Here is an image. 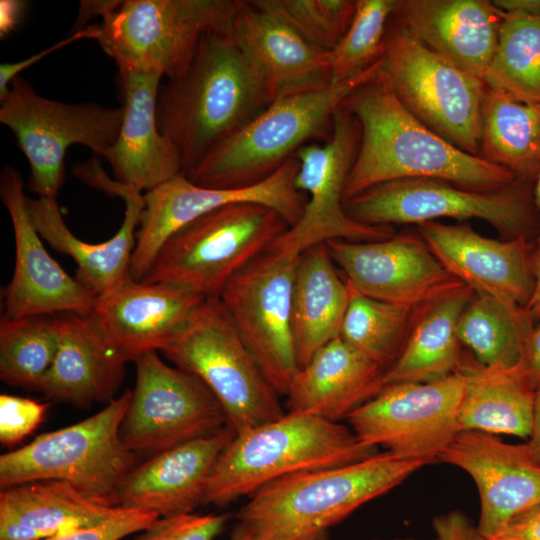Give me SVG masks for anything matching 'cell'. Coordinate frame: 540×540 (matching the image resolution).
Masks as SVG:
<instances>
[{
    "instance_id": "cell-36",
    "label": "cell",
    "mask_w": 540,
    "mask_h": 540,
    "mask_svg": "<svg viewBox=\"0 0 540 540\" xmlns=\"http://www.w3.org/2000/svg\"><path fill=\"white\" fill-rule=\"evenodd\" d=\"M57 315L1 317L0 378L9 386L41 392L59 345Z\"/></svg>"
},
{
    "instance_id": "cell-50",
    "label": "cell",
    "mask_w": 540,
    "mask_h": 540,
    "mask_svg": "<svg viewBox=\"0 0 540 540\" xmlns=\"http://www.w3.org/2000/svg\"><path fill=\"white\" fill-rule=\"evenodd\" d=\"M532 272L534 290L528 304L525 306V310L535 323L536 321H540V245L532 253Z\"/></svg>"
},
{
    "instance_id": "cell-15",
    "label": "cell",
    "mask_w": 540,
    "mask_h": 540,
    "mask_svg": "<svg viewBox=\"0 0 540 540\" xmlns=\"http://www.w3.org/2000/svg\"><path fill=\"white\" fill-rule=\"evenodd\" d=\"M134 362L136 384L120 429L134 454L149 458L228 425L221 404L198 378L167 365L156 351Z\"/></svg>"
},
{
    "instance_id": "cell-43",
    "label": "cell",
    "mask_w": 540,
    "mask_h": 540,
    "mask_svg": "<svg viewBox=\"0 0 540 540\" xmlns=\"http://www.w3.org/2000/svg\"><path fill=\"white\" fill-rule=\"evenodd\" d=\"M159 518L158 515L151 512L121 508L115 515L97 525L65 532L43 540H122L129 535L145 530Z\"/></svg>"
},
{
    "instance_id": "cell-10",
    "label": "cell",
    "mask_w": 540,
    "mask_h": 540,
    "mask_svg": "<svg viewBox=\"0 0 540 540\" xmlns=\"http://www.w3.org/2000/svg\"><path fill=\"white\" fill-rule=\"evenodd\" d=\"M533 188L517 180L498 190L479 191L439 179L408 178L373 186L346 201L344 208L349 217L368 225L480 219L504 239H528L540 223Z\"/></svg>"
},
{
    "instance_id": "cell-12",
    "label": "cell",
    "mask_w": 540,
    "mask_h": 540,
    "mask_svg": "<svg viewBox=\"0 0 540 540\" xmlns=\"http://www.w3.org/2000/svg\"><path fill=\"white\" fill-rule=\"evenodd\" d=\"M0 103V122L13 132L29 162L30 191L55 200L64 182L68 148L80 144L104 157L118 136L123 117L122 107L43 97L20 75Z\"/></svg>"
},
{
    "instance_id": "cell-20",
    "label": "cell",
    "mask_w": 540,
    "mask_h": 540,
    "mask_svg": "<svg viewBox=\"0 0 540 540\" xmlns=\"http://www.w3.org/2000/svg\"><path fill=\"white\" fill-rule=\"evenodd\" d=\"M438 459L470 475L480 497L479 530L491 538L519 515L540 507V463L526 443L462 430Z\"/></svg>"
},
{
    "instance_id": "cell-28",
    "label": "cell",
    "mask_w": 540,
    "mask_h": 540,
    "mask_svg": "<svg viewBox=\"0 0 540 540\" xmlns=\"http://www.w3.org/2000/svg\"><path fill=\"white\" fill-rule=\"evenodd\" d=\"M59 345L41 392L53 402L88 408L116 399L127 361L91 314H58Z\"/></svg>"
},
{
    "instance_id": "cell-13",
    "label": "cell",
    "mask_w": 540,
    "mask_h": 540,
    "mask_svg": "<svg viewBox=\"0 0 540 540\" xmlns=\"http://www.w3.org/2000/svg\"><path fill=\"white\" fill-rule=\"evenodd\" d=\"M360 125L342 104L333 120L331 137L323 144L309 143L295 154L299 168L296 188L307 197L300 219L275 239L270 247L300 255L330 240L354 242L394 236L392 226L360 223L344 208V190L360 144Z\"/></svg>"
},
{
    "instance_id": "cell-41",
    "label": "cell",
    "mask_w": 540,
    "mask_h": 540,
    "mask_svg": "<svg viewBox=\"0 0 540 540\" xmlns=\"http://www.w3.org/2000/svg\"><path fill=\"white\" fill-rule=\"evenodd\" d=\"M230 517L228 513H189L159 518L133 540H216Z\"/></svg>"
},
{
    "instance_id": "cell-47",
    "label": "cell",
    "mask_w": 540,
    "mask_h": 540,
    "mask_svg": "<svg viewBox=\"0 0 540 540\" xmlns=\"http://www.w3.org/2000/svg\"><path fill=\"white\" fill-rule=\"evenodd\" d=\"M521 369L534 390H540V324L534 326L529 336Z\"/></svg>"
},
{
    "instance_id": "cell-16",
    "label": "cell",
    "mask_w": 540,
    "mask_h": 540,
    "mask_svg": "<svg viewBox=\"0 0 540 540\" xmlns=\"http://www.w3.org/2000/svg\"><path fill=\"white\" fill-rule=\"evenodd\" d=\"M463 381L458 372L426 383H393L348 418L356 436L406 459H438L460 432Z\"/></svg>"
},
{
    "instance_id": "cell-3",
    "label": "cell",
    "mask_w": 540,
    "mask_h": 540,
    "mask_svg": "<svg viewBox=\"0 0 540 540\" xmlns=\"http://www.w3.org/2000/svg\"><path fill=\"white\" fill-rule=\"evenodd\" d=\"M431 462L378 452L358 462L296 473L249 496L236 514L253 540H329L330 529Z\"/></svg>"
},
{
    "instance_id": "cell-23",
    "label": "cell",
    "mask_w": 540,
    "mask_h": 540,
    "mask_svg": "<svg viewBox=\"0 0 540 540\" xmlns=\"http://www.w3.org/2000/svg\"><path fill=\"white\" fill-rule=\"evenodd\" d=\"M503 17L504 12L490 0H396L390 22L485 81Z\"/></svg>"
},
{
    "instance_id": "cell-48",
    "label": "cell",
    "mask_w": 540,
    "mask_h": 540,
    "mask_svg": "<svg viewBox=\"0 0 540 540\" xmlns=\"http://www.w3.org/2000/svg\"><path fill=\"white\" fill-rule=\"evenodd\" d=\"M121 1H81L80 10L76 19L73 33L83 30L85 24L93 17L101 16L102 19L114 11Z\"/></svg>"
},
{
    "instance_id": "cell-11",
    "label": "cell",
    "mask_w": 540,
    "mask_h": 540,
    "mask_svg": "<svg viewBox=\"0 0 540 540\" xmlns=\"http://www.w3.org/2000/svg\"><path fill=\"white\" fill-rule=\"evenodd\" d=\"M379 73L416 119L478 156L484 80L438 56L390 21Z\"/></svg>"
},
{
    "instance_id": "cell-38",
    "label": "cell",
    "mask_w": 540,
    "mask_h": 540,
    "mask_svg": "<svg viewBox=\"0 0 540 540\" xmlns=\"http://www.w3.org/2000/svg\"><path fill=\"white\" fill-rule=\"evenodd\" d=\"M347 284L349 302L339 337L387 370L404 347L413 310L366 296Z\"/></svg>"
},
{
    "instance_id": "cell-19",
    "label": "cell",
    "mask_w": 540,
    "mask_h": 540,
    "mask_svg": "<svg viewBox=\"0 0 540 540\" xmlns=\"http://www.w3.org/2000/svg\"><path fill=\"white\" fill-rule=\"evenodd\" d=\"M326 245L354 289L411 310L462 283L421 237L394 235L363 242L336 239Z\"/></svg>"
},
{
    "instance_id": "cell-51",
    "label": "cell",
    "mask_w": 540,
    "mask_h": 540,
    "mask_svg": "<svg viewBox=\"0 0 540 540\" xmlns=\"http://www.w3.org/2000/svg\"><path fill=\"white\" fill-rule=\"evenodd\" d=\"M493 3L503 12L540 15V0H493Z\"/></svg>"
},
{
    "instance_id": "cell-40",
    "label": "cell",
    "mask_w": 540,
    "mask_h": 540,
    "mask_svg": "<svg viewBox=\"0 0 540 540\" xmlns=\"http://www.w3.org/2000/svg\"><path fill=\"white\" fill-rule=\"evenodd\" d=\"M316 47L330 52L354 17L357 0H252Z\"/></svg>"
},
{
    "instance_id": "cell-4",
    "label": "cell",
    "mask_w": 540,
    "mask_h": 540,
    "mask_svg": "<svg viewBox=\"0 0 540 540\" xmlns=\"http://www.w3.org/2000/svg\"><path fill=\"white\" fill-rule=\"evenodd\" d=\"M380 65L381 60L348 81L274 100L186 177L214 189H239L262 182L302 146L317 139L327 141L337 109L356 88L378 76Z\"/></svg>"
},
{
    "instance_id": "cell-22",
    "label": "cell",
    "mask_w": 540,
    "mask_h": 540,
    "mask_svg": "<svg viewBox=\"0 0 540 540\" xmlns=\"http://www.w3.org/2000/svg\"><path fill=\"white\" fill-rule=\"evenodd\" d=\"M235 431L229 426L136 465L117 488L113 505L160 518L193 513L205 496L213 469Z\"/></svg>"
},
{
    "instance_id": "cell-34",
    "label": "cell",
    "mask_w": 540,
    "mask_h": 540,
    "mask_svg": "<svg viewBox=\"0 0 540 540\" xmlns=\"http://www.w3.org/2000/svg\"><path fill=\"white\" fill-rule=\"evenodd\" d=\"M478 156L534 185L540 174V104L486 84Z\"/></svg>"
},
{
    "instance_id": "cell-24",
    "label": "cell",
    "mask_w": 540,
    "mask_h": 540,
    "mask_svg": "<svg viewBox=\"0 0 540 540\" xmlns=\"http://www.w3.org/2000/svg\"><path fill=\"white\" fill-rule=\"evenodd\" d=\"M205 298L176 285L129 278L97 297L90 314L109 343L134 362L161 351Z\"/></svg>"
},
{
    "instance_id": "cell-27",
    "label": "cell",
    "mask_w": 540,
    "mask_h": 540,
    "mask_svg": "<svg viewBox=\"0 0 540 540\" xmlns=\"http://www.w3.org/2000/svg\"><path fill=\"white\" fill-rule=\"evenodd\" d=\"M104 192L120 197L125 215L117 233L109 240L91 244L77 238L66 226L55 199L28 198L27 209L41 238L55 250L69 255L77 264L76 279L97 297L117 288L130 277V266L145 201L137 189L110 180Z\"/></svg>"
},
{
    "instance_id": "cell-26",
    "label": "cell",
    "mask_w": 540,
    "mask_h": 540,
    "mask_svg": "<svg viewBox=\"0 0 540 540\" xmlns=\"http://www.w3.org/2000/svg\"><path fill=\"white\" fill-rule=\"evenodd\" d=\"M230 35L260 74L270 103L332 83L329 52L251 1L242 0Z\"/></svg>"
},
{
    "instance_id": "cell-44",
    "label": "cell",
    "mask_w": 540,
    "mask_h": 540,
    "mask_svg": "<svg viewBox=\"0 0 540 540\" xmlns=\"http://www.w3.org/2000/svg\"><path fill=\"white\" fill-rule=\"evenodd\" d=\"M99 34L98 24L92 26H87L83 30L72 33L68 37L62 39L61 41L51 45L50 47L17 62H5L0 65V100L4 98L7 94L12 81L20 75V73L34 65L35 63L42 60L47 55L53 53L54 51L63 48L66 45L74 41L81 39H97Z\"/></svg>"
},
{
    "instance_id": "cell-2",
    "label": "cell",
    "mask_w": 540,
    "mask_h": 540,
    "mask_svg": "<svg viewBox=\"0 0 540 540\" xmlns=\"http://www.w3.org/2000/svg\"><path fill=\"white\" fill-rule=\"evenodd\" d=\"M269 104L260 74L231 35L208 33L189 67L160 86L156 120L188 175Z\"/></svg>"
},
{
    "instance_id": "cell-42",
    "label": "cell",
    "mask_w": 540,
    "mask_h": 540,
    "mask_svg": "<svg viewBox=\"0 0 540 540\" xmlns=\"http://www.w3.org/2000/svg\"><path fill=\"white\" fill-rule=\"evenodd\" d=\"M49 404L10 394L0 395V442L15 446L44 420Z\"/></svg>"
},
{
    "instance_id": "cell-6",
    "label": "cell",
    "mask_w": 540,
    "mask_h": 540,
    "mask_svg": "<svg viewBox=\"0 0 540 540\" xmlns=\"http://www.w3.org/2000/svg\"><path fill=\"white\" fill-rule=\"evenodd\" d=\"M175 367L198 378L240 433L281 418L285 411L220 298H205L161 350Z\"/></svg>"
},
{
    "instance_id": "cell-39",
    "label": "cell",
    "mask_w": 540,
    "mask_h": 540,
    "mask_svg": "<svg viewBox=\"0 0 540 540\" xmlns=\"http://www.w3.org/2000/svg\"><path fill=\"white\" fill-rule=\"evenodd\" d=\"M395 5L396 0H357L348 30L329 52L332 83L354 79L381 60Z\"/></svg>"
},
{
    "instance_id": "cell-18",
    "label": "cell",
    "mask_w": 540,
    "mask_h": 540,
    "mask_svg": "<svg viewBox=\"0 0 540 540\" xmlns=\"http://www.w3.org/2000/svg\"><path fill=\"white\" fill-rule=\"evenodd\" d=\"M0 198L10 216L15 241V266L5 287L7 319L92 312L97 296L69 276L44 247L27 209L22 175L6 166L0 174Z\"/></svg>"
},
{
    "instance_id": "cell-49",
    "label": "cell",
    "mask_w": 540,
    "mask_h": 540,
    "mask_svg": "<svg viewBox=\"0 0 540 540\" xmlns=\"http://www.w3.org/2000/svg\"><path fill=\"white\" fill-rule=\"evenodd\" d=\"M24 6L22 1H0V34L2 38L19 22Z\"/></svg>"
},
{
    "instance_id": "cell-1",
    "label": "cell",
    "mask_w": 540,
    "mask_h": 540,
    "mask_svg": "<svg viewBox=\"0 0 540 540\" xmlns=\"http://www.w3.org/2000/svg\"><path fill=\"white\" fill-rule=\"evenodd\" d=\"M343 105L361 131L344 203L373 186L399 179H439L479 191L517 181L505 168L457 148L426 127L399 102L380 73L356 88Z\"/></svg>"
},
{
    "instance_id": "cell-33",
    "label": "cell",
    "mask_w": 540,
    "mask_h": 540,
    "mask_svg": "<svg viewBox=\"0 0 540 540\" xmlns=\"http://www.w3.org/2000/svg\"><path fill=\"white\" fill-rule=\"evenodd\" d=\"M326 243L300 254L292 292L291 326L299 368L339 337L349 287L336 269Z\"/></svg>"
},
{
    "instance_id": "cell-25",
    "label": "cell",
    "mask_w": 540,
    "mask_h": 540,
    "mask_svg": "<svg viewBox=\"0 0 540 540\" xmlns=\"http://www.w3.org/2000/svg\"><path fill=\"white\" fill-rule=\"evenodd\" d=\"M123 117L115 142L104 157L117 181L138 191H150L183 173L180 156L160 132L156 104L162 74L119 70Z\"/></svg>"
},
{
    "instance_id": "cell-5",
    "label": "cell",
    "mask_w": 540,
    "mask_h": 540,
    "mask_svg": "<svg viewBox=\"0 0 540 540\" xmlns=\"http://www.w3.org/2000/svg\"><path fill=\"white\" fill-rule=\"evenodd\" d=\"M378 452L347 425L287 412L235 434L213 469L204 504L225 506L279 478L358 462Z\"/></svg>"
},
{
    "instance_id": "cell-14",
    "label": "cell",
    "mask_w": 540,
    "mask_h": 540,
    "mask_svg": "<svg viewBox=\"0 0 540 540\" xmlns=\"http://www.w3.org/2000/svg\"><path fill=\"white\" fill-rule=\"evenodd\" d=\"M299 257L269 247L233 275L218 296L267 380L285 396L299 369L291 326Z\"/></svg>"
},
{
    "instance_id": "cell-54",
    "label": "cell",
    "mask_w": 540,
    "mask_h": 540,
    "mask_svg": "<svg viewBox=\"0 0 540 540\" xmlns=\"http://www.w3.org/2000/svg\"><path fill=\"white\" fill-rule=\"evenodd\" d=\"M533 193H534V201H535L536 207L540 213V174L536 182L534 183Z\"/></svg>"
},
{
    "instance_id": "cell-45",
    "label": "cell",
    "mask_w": 540,
    "mask_h": 540,
    "mask_svg": "<svg viewBox=\"0 0 540 540\" xmlns=\"http://www.w3.org/2000/svg\"><path fill=\"white\" fill-rule=\"evenodd\" d=\"M432 525L438 540H490L458 510L434 517Z\"/></svg>"
},
{
    "instance_id": "cell-35",
    "label": "cell",
    "mask_w": 540,
    "mask_h": 540,
    "mask_svg": "<svg viewBox=\"0 0 540 540\" xmlns=\"http://www.w3.org/2000/svg\"><path fill=\"white\" fill-rule=\"evenodd\" d=\"M533 328L524 307L475 293L458 320L457 336L482 365L509 369L521 366Z\"/></svg>"
},
{
    "instance_id": "cell-55",
    "label": "cell",
    "mask_w": 540,
    "mask_h": 540,
    "mask_svg": "<svg viewBox=\"0 0 540 540\" xmlns=\"http://www.w3.org/2000/svg\"><path fill=\"white\" fill-rule=\"evenodd\" d=\"M372 540H386V539H372ZM388 540H417V539H413V538H394V539H388ZM434 540H438V539L435 538Z\"/></svg>"
},
{
    "instance_id": "cell-9",
    "label": "cell",
    "mask_w": 540,
    "mask_h": 540,
    "mask_svg": "<svg viewBox=\"0 0 540 540\" xmlns=\"http://www.w3.org/2000/svg\"><path fill=\"white\" fill-rule=\"evenodd\" d=\"M242 0H126L107 14L97 41L119 70L156 71L167 79L192 62L202 37L230 34Z\"/></svg>"
},
{
    "instance_id": "cell-7",
    "label": "cell",
    "mask_w": 540,
    "mask_h": 540,
    "mask_svg": "<svg viewBox=\"0 0 540 540\" xmlns=\"http://www.w3.org/2000/svg\"><path fill=\"white\" fill-rule=\"evenodd\" d=\"M132 390L94 415L44 433L0 456V487L39 481H64L82 493L113 505L114 494L137 465V455L124 444L120 429Z\"/></svg>"
},
{
    "instance_id": "cell-8",
    "label": "cell",
    "mask_w": 540,
    "mask_h": 540,
    "mask_svg": "<svg viewBox=\"0 0 540 540\" xmlns=\"http://www.w3.org/2000/svg\"><path fill=\"white\" fill-rule=\"evenodd\" d=\"M288 228L279 213L264 205H225L175 232L142 281L176 285L206 298L219 296L233 275Z\"/></svg>"
},
{
    "instance_id": "cell-53",
    "label": "cell",
    "mask_w": 540,
    "mask_h": 540,
    "mask_svg": "<svg viewBox=\"0 0 540 540\" xmlns=\"http://www.w3.org/2000/svg\"><path fill=\"white\" fill-rule=\"evenodd\" d=\"M230 540H253L249 531L241 524L234 527Z\"/></svg>"
},
{
    "instance_id": "cell-17",
    "label": "cell",
    "mask_w": 540,
    "mask_h": 540,
    "mask_svg": "<svg viewBox=\"0 0 540 540\" xmlns=\"http://www.w3.org/2000/svg\"><path fill=\"white\" fill-rule=\"evenodd\" d=\"M296 156L260 183L239 189L196 185L184 173L144 194L130 277L142 281L164 243L179 229L202 215L232 203H257L279 213L289 227L301 217L307 197L295 186Z\"/></svg>"
},
{
    "instance_id": "cell-52",
    "label": "cell",
    "mask_w": 540,
    "mask_h": 540,
    "mask_svg": "<svg viewBox=\"0 0 540 540\" xmlns=\"http://www.w3.org/2000/svg\"><path fill=\"white\" fill-rule=\"evenodd\" d=\"M526 445L532 457L540 463V390L536 391L532 432Z\"/></svg>"
},
{
    "instance_id": "cell-37",
    "label": "cell",
    "mask_w": 540,
    "mask_h": 540,
    "mask_svg": "<svg viewBox=\"0 0 540 540\" xmlns=\"http://www.w3.org/2000/svg\"><path fill=\"white\" fill-rule=\"evenodd\" d=\"M485 82L519 101L540 104V15L504 12Z\"/></svg>"
},
{
    "instance_id": "cell-32",
    "label": "cell",
    "mask_w": 540,
    "mask_h": 540,
    "mask_svg": "<svg viewBox=\"0 0 540 540\" xmlns=\"http://www.w3.org/2000/svg\"><path fill=\"white\" fill-rule=\"evenodd\" d=\"M457 372L463 381L458 412L460 431L506 434L528 440L536 391L521 366L488 367L463 354Z\"/></svg>"
},
{
    "instance_id": "cell-31",
    "label": "cell",
    "mask_w": 540,
    "mask_h": 540,
    "mask_svg": "<svg viewBox=\"0 0 540 540\" xmlns=\"http://www.w3.org/2000/svg\"><path fill=\"white\" fill-rule=\"evenodd\" d=\"M474 294L460 283L413 310L406 342L385 371L384 385L432 382L458 371L463 352L457 324Z\"/></svg>"
},
{
    "instance_id": "cell-29",
    "label": "cell",
    "mask_w": 540,
    "mask_h": 540,
    "mask_svg": "<svg viewBox=\"0 0 540 540\" xmlns=\"http://www.w3.org/2000/svg\"><path fill=\"white\" fill-rule=\"evenodd\" d=\"M385 371L337 337L298 369L286 394L287 412L347 419L383 389Z\"/></svg>"
},
{
    "instance_id": "cell-21",
    "label": "cell",
    "mask_w": 540,
    "mask_h": 540,
    "mask_svg": "<svg viewBox=\"0 0 540 540\" xmlns=\"http://www.w3.org/2000/svg\"><path fill=\"white\" fill-rule=\"evenodd\" d=\"M420 237L443 266L475 293L524 307L533 290L528 239L484 237L470 225L429 221L417 225Z\"/></svg>"
},
{
    "instance_id": "cell-46",
    "label": "cell",
    "mask_w": 540,
    "mask_h": 540,
    "mask_svg": "<svg viewBox=\"0 0 540 540\" xmlns=\"http://www.w3.org/2000/svg\"><path fill=\"white\" fill-rule=\"evenodd\" d=\"M490 540H540V507L510 521Z\"/></svg>"
},
{
    "instance_id": "cell-30",
    "label": "cell",
    "mask_w": 540,
    "mask_h": 540,
    "mask_svg": "<svg viewBox=\"0 0 540 540\" xmlns=\"http://www.w3.org/2000/svg\"><path fill=\"white\" fill-rule=\"evenodd\" d=\"M121 508L64 481L14 485L0 492V540H43L97 525Z\"/></svg>"
}]
</instances>
